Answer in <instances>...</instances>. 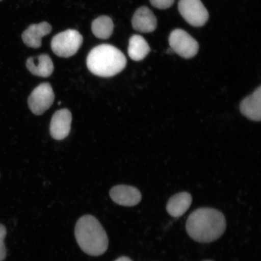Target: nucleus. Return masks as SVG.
Listing matches in <instances>:
<instances>
[{
    "label": "nucleus",
    "mask_w": 261,
    "mask_h": 261,
    "mask_svg": "<svg viewBox=\"0 0 261 261\" xmlns=\"http://www.w3.org/2000/svg\"><path fill=\"white\" fill-rule=\"evenodd\" d=\"M186 227L192 240L200 243H210L223 236L226 228V220L220 211L202 207L189 215Z\"/></svg>",
    "instance_id": "1"
},
{
    "label": "nucleus",
    "mask_w": 261,
    "mask_h": 261,
    "mask_svg": "<svg viewBox=\"0 0 261 261\" xmlns=\"http://www.w3.org/2000/svg\"><path fill=\"white\" fill-rule=\"evenodd\" d=\"M75 238L82 250L90 256H98L109 247L106 231L96 218L86 215L80 218L75 226Z\"/></svg>",
    "instance_id": "2"
},
{
    "label": "nucleus",
    "mask_w": 261,
    "mask_h": 261,
    "mask_svg": "<svg viewBox=\"0 0 261 261\" xmlns=\"http://www.w3.org/2000/svg\"><path fill=\"white\" fill-rule=\"evenodd\" d=\"M126 59L121 51L110 44L94 47L87 58V66L96 76L110 77L115 76L125 68Z\"/></svg>",
    "instance_id": "3"
},
{
    "label": "nucleus",
    "mask_w": 261,
    "mask_h": 261,
    "mask_svg": "<svg viewBox=\"0 0 261 261\" xmlns=\"http://www.w3.org/2000/svg\"><path fill=\"white\" fill-rule=\"evenodd\" d=\"M83 42V36L79 32L68 29L55 36L51 42V47L57 56L69 58L77 53Z\"/></svg>",
    "instance_id": "4"
},
{
    "label": "nucleus",
    "mask_w": 261,
    "mask_h": 261,
    "mask_svg": "<svg viewBox=\"0 0 261 261\" xmlns=\"http://www.w3.org/2000/svg\"><path fill=\"white\" fill-rule=\"evenodd\" d=\"M169 42L173 51L185 59L194 57L199 50L197 41L182 29L173 31L169 36Z\"/></svg>",
    "instance_id": "5"
},
{
    "label": "nucleus",
    "mask_w": 261,
    "mask_h": 261,
    "mask_svg": "<svg viewBox=\"0 0 261 261\" xmlns=\"http://www.w3.org/2000/svg\"><path fill=\"white\" fill-rule=\"evenodd\" d=\"M178 11L186 21L194 27H201L208 20V13L201 0H179Z\"/></svg>",
    "instance_id": "6"
},
{
    "label": "nucleus",
    "mask_w": 261,
    "mask_h": 261,
    "mask_svg": "<svg viewBox=\"0 0 261 261\" xmlns=\"http://www.w3.org/2000/svg\"><path fill=\"white\" fill-rule=\"evenodd\" d=\"M55 100V94L51 85L42 83L32 91L28 99L31 112L37 116L41 115L50 109Z\"/></svg>",
    "instance_id": "7"
},
{
    "label": "nucleus",
    "mask_w": 261,
    "mask_h": 261,
    "mask_svg": "<svg viewBox=\"0 0 261 261\" xmlns=\"http://www.w3.org/2000/svg\"><path fill=\"white\" fill-rule=\"evenodd\" d=\"M112 200L122 206L133 207L142 200V194L138 189L128 185H117L110 192Z\"/></svg>",
    "instance_id": "8"
},
{
    "label": "nucleus",
    "mask_w": 261,
    "mask_h": 261,
    "mask_svg": "<svg viewBox=\"0 0 261 261\" xmlns=\"http://www.w3.org/2000/svg\"><path fill=\"white\" fill-rule=\"evenodd\" d=\"M72 116L69 110L61 109L57 111L52 117L50 132L54 139L61 140L67 138L71 130Z\"/></svg>",
    "instance_id": "9"
},
{
    "label": "nucleus",
    "mask_w": 261,
    "mask_h": 261,
    "mask_svg": "<svg viewBox=\"0 0 261 261\" xmlns=\"http://www.w3.org/2000/svg\"><path fill=\"white\" fill-rule=\"evenodd\" d=\"M158 25L155 16L148 8L142 6L139 8L132 18V25L135 31L142 33L154 32Z\"/></svg>",
    "instance_id": "10"
},
{
    "label": "nucleus",
    "mask_w": 261,
    "mask_h": 261,
    "mask_svg": "<svg viewBox=\"0 0 261 261\" xmlns=\"http://www.w3.org/2000/svg\"><path fill=\"white\" fill-rule=\"evenodd\" d=\"M51 30V26L47 22L32 24L22 33V40L29 47L40 48L42 38L50 34Z\"/></svg>",
    "instance_id": "11"
},
{
    "label": "nucleus",
    "mask_w": 261,
    "mask_h": 261,
    "mask_svg": "<svg viewBox=\"0 0 261 261\" xmlns=\"http://www.w3.org/2000/svg\"><path fill=\"white\" fill-rule=\"evenodd\" d=\"M241 113L248 119L260 121L261 118V87H259L240 104Z\"/></svg>",
    "instance_id": "12"
},
{
    "label": "nucleus",
    "mask_w": 261,
    "mask_h": 261,
    "mask_svg": "<svg viewBox=\"0 0 261 261\" xmlns=\"http://www.w3.org/2000/svg\"><path fill=\"white\" fill-rule=\"evenodd\" d=\"M25 65L32 74L39 77L50 76L54 70L53 61L46 54L28 58Z\"/></svg>",
    "instance_id": "13"
},
{
    "label": "nucleus",
    "mask_w": 261,
    "mask_h": 261,
    "mask_svg": "<svg viewBox=\"0 0 261 261\" xmlns=\"http://www.w3.org/2000/svg\"><path fill=\"white\" fill-rule=\"evenodd\" d=\"M192 201V198L190 194L187 192H180L169 199L166 205V211L172 217H180L190 207Z\"/></svg>",
    "instance_id": "14"
},
{
    "label": "nucleus",
    "mask_w": 261,
    "mask_h": 261,
    "mask_svg": "<svg viewBox=\"0 0 261 261\" xmlns=\"http://www.w3.org/2000/svg\"><path fill=\"white\" fill-rule=\"evenodd\" d=\"M150 47L145 39L139 35H135L130 38L128 53L132 60L140 61L143 60L149 53Z\"/></svg>",
    "instance_id": "15"
},
{
    "label": "nucleus",
    "mask_w": 261,
    "mask_h": 261,
    "mask_svg": "<svg viewBox=\"0 0 261 261\" xmlns=\"http://www.w3.org/2000/svg\"><path fill=\"white\" fill-rule=\"evenodd\" d=\"M91 29L95 37L106 40L112 35L114 23L112 18L108 16H100L94 19L91 25Z\"/></svg>",
    "instance_id": "16"
},
{
    "label": "nucleus",
    "mask_w": 261,
    "mask_h": 261,
    "mask_svg": "<svg viewBox=\"0 0 261 261\" xmlns=\"http://www.w3.org/2000/svg\"><path fill=\"white\" fill-rule=\"evenodd\" d=\"M7 234V230L5 226L0 224V261H3L7 256V250L5 244V239Z\"/></svg>",
    "instance_id": "17"
},
{
    "label": "nucleus",
    "mask_w": 261,
    "mask_h": 261,
    "mask_svg": "<svg viewBox=\"0 0 261 261\" xmlns=\"http://www.w3.org/2000/svg\"><path fill=\"white\" fill-rule=\"evenodd\" d=\"M150 3L156 9H166L171 8L175 0H149Z\"/></svg>",
    "instance_id": "18"
},
{
    "label": "nucleus",
    "mask_w": 261,
    "mask_h": 261,
    "mask_svg": "<svg viewBox=\"0 0 261 261\" xmlns=\"http://www.w3.org/2000/svg\"><path fill=\"white\" fill-rule=\"evenodd\" d=\"M114 261H133L132 259L129 258L128 257L126 256H122L119 257L118 259H117L116 260Z\"/></svg>",
    "instance_id": "19"
},
{
    "label": "nucleus",
    "mask_w": 261,
    "mask_h": 261,
    "mask_svg": "<svg viewBox=\"0 0 261 261\" xmlns=\"http://www.w3.org/2000/svg\"><path fill=\"white\" fill-rule=\"evenodd\" d=\"M173 52H174V51H173L171 47L169 48L167 51V53L168 54H171L172 53H173Z\"/></svg>",
    "instance_id": "20"
},
{
    "label": "nucleus",
    "mask_w": 261,
    "mask_h": 261,
    "mask_svg": "<svg viewBox=\"0 0 261 261\" xmlns=\"http://www.w3.org/2000/svg\"><path fill=\"white\" fill-rule=\"evenodd\" d=\"M204 261H212V260H204Z\"/></svg>",
    "instance_id": "21"
},
{
    "label": "nucleus",
    "mask_w": 261,
    "mask_h": 261,
    "mask_svg": "<svg viewBox=\"0 0 261 261\" xmlns=\"http://www.w3.org/2000/svg\"><path fill=\"white\" fill-rule=\"evenodd\" d=\"M2 0H0V2H2Z\"/></svg>",
    "instance_id": "22"
}]
</instances>
